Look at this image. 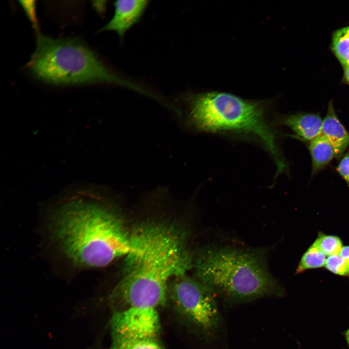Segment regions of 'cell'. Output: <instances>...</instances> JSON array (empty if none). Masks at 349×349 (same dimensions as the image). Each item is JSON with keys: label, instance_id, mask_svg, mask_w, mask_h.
<instances>
[{"label": "cell", "instance_id": "cell-1", "mask_svg": "<svg viewBox=\"0 0 349 349\" xmlns=\"http://www.w3.org/2000/svg\"><path fill=\"white\" fill-rule=\"evenodd\" d=\"M99 190L89 183L71 186L50 220L52 238L78 268L105 267L130 250L131 233L99 198Z\"/></svg>", "mask_w": 349, "mask_h": 349}, {"label": "cell", "instance_id": "cell-2", "mask_svg": "<svg viewBox=\"0 0 349 349\" xmlns=\"http://www.w3.org/2000/svg\"><path fill=\"white\" fill-rule=\"evenodd\" d=\"M125 257L124 275L110 296L114 311L164 306L171 281L193 266L183 236L161 224L142 225L131 232Z\"/></svg>", "mask_w": 349, "mask_h": 349}, {"label": "cell", "instance_id": "cell-3", "mask_svg": "<svg viewBox=\"0 0 349 349\" xmlns=\"http://www.w3.org/2000/svg\"><path fill=\"white\" fill-rule=\"evenodd\" d=\"M193 264L195 278L228 304L284 295L268 270L264 249L208 246L197 252Z\"/></svg>", "mask_w": 349, "mask_h": 349}, {"label": "cell", "instance_id": "cell-4", "mask_svg": "<svg viewBox=\"0 0 349 349\" xmlns=\"http://www.w3.org/2000/svg\"><path fill=\"white\" fill-rule=\"evenodd\" d=\"M182 117L187 130L236 135L260 143L274 159L277 175L286 167L278 143V132L258 103L225 93L201 94L188 99Z\"/></svg>", "mask_w": 349, "mask_h": 349}, {"label": "cell", "instance_id": "cell-5", "mask_svg": "<svg viewBox=\"0 0 349 349\" xmlns=\"http://www.w3.org/2000/svg\"><path fill=\"white\" fill-rule=\"evenodd\" d=\"M36 78L55 85L114 83L144 93L145 91L117 76L80 40L37 35L35 50L27 64Z\"/></svg>", "mask_w": 349, "mask_h": 349}, {"label": "cell", "instance_id": "cell-6", "mask_svg": "<svg viewBox=\"0 0 349 349\" xmlns=\"http://www.w3.org/2000/svg\"><path fill=\"white\" fill-rule=\"evenodd\" d=\"M216 296L196 278L186 274L170 283L168 299L178 317L190 330L206 341L217 337L222 318Z\"/></svg>", "mask_w": 349, "mask_h": 349}, {"label": "cell", "instance_id": "cell-7", "mask_svg": "<svg viewBox=\"0 0 349 349\" xmlns=\"http://www.w3.org/2000/svg\"><path fill=\"white\" fill-rule=\"evenodd\" d=\"M112 339L159 337L160 331L157 309L130 307L113 312L110 321Z\"/></svg>", "mask_w": 349, "mask_h": 349}, {"label": "cell", "instance_id": "cell-8", "mask_svg": "<svg viewBox=\"0 0 349 349\" xmlns=\"http://www.w3.org/2000/svg\"><path fill=\"white\" fill-rule=\"evenodd\" d=\"M148 2L144 0L115 1L112 18L100 31H115L122 39L127 30L139 20Z\"/></svg>", "mask_w": 349, "mask_h": 349}, {"label": "cell", "instance_id": "cell-9", "mask_svg": "<svg viewBox=\"0 0 349 349\" xmlns=\"http://www.w3.org/2000/svg\"><path fill=\"white\" fill-rule=\"evenodd\" d=\"M281 123L289 128L295 136L310 142L321 135L323 119L318 113L301 112L284 116Z\"/></svg>", "mask_w": 349, "mask_h": 349}, {"label": "cell", "instance_id": "cell-10", "mask_svg": "<svg viewBox=\"0 0 349 349\" xmlns=\"http://www.w3.org/2000/svg\"><path fill=\"white\" fill-rule=\"evenodd\" d=\"M321 134L331 143L339 160L349 148V132L336 115L332 102L323 119Z\"/></svg>", "mask_w": 349, "mask_h": 349}, {"label": "cell", "instance_id": "cell-11", "mask_svg": "<svg viewBox=\"0 0 349 349\" xmlns=\"http://www.w3.org/2000/svg\"><path fill=\"white\" fill-rule=\"evenodd\" d=\"M308 149L312 160V177L325 169L333 158H336L333 146L322 134L309 142Z\"/></svg>", "mask_w": 349, "mask_h": 349}, {"label": "cell", "instance_id": "cell-12", "mask_svg": "<svg viewBox=\"0 0 349 349\" xmlns=\"http://www.w3.org/2000/svg\"><path fill=\"white\" fill-rule=\"evenodd\" d=\"M326 260V255L313 243L302 254L295 274L323 267L325 266Z\"/></svg>", "mask_w": 349, "mask_h": 349}, {"label": "cell", "instance_id": "cell-13", "mask_svg": "<svg viewBox=\"0 0 349 349\" xmlns=\"http://www.w3.org/2000/svg\"><path fill=\"white\" fill-rule=\"evenodd\" d=\"M112 339L110 349H164L159 337Z\"/></svg>", "mask_w": 349, "mask_h": 349}, {"label": "cell", "instance_id": "cell-14", "mask_svg": "<svg viewBox=\"0 0 349 349\" xmlns=\"http://www.w3.org/2000/svg\"><path fill=\"white\" fill-rule=\"evenodd\" d=\"M332 48L339 62L345 67L349 65V26L334 32Z\"/></svg>", "mask_w": 349, "mask_h": 349}, {"label": "cell", "instance_id": "cell-15", "mask_svg": "<svg viewBox=\"0 0 349 349\" xmlns=\"http://www.w3.org/2000/svg\"><path fill=\"white\" fill-rule=\"evenodd\" d=\"M325 255L329 256L338 254L342 248L343 243L338 236L319 232L313 242Z\"/></svg>", "mask_w": 349, "mask_h": 349}, {"label": "cell", "instance_id": "cell-16", "mask_svg": "<svg viewBox=\"0 0 349 349\" xmlns=\"http://www.w3.org/2000/svg\"><path fill=\"white\" fill-rule=\"evenodd\" d=\"M325 267L333 274L349 277V265L338 254L329 256L326 259Z\"/></svg>", "mask_w": 349, "mask_h": 349}, {"label": "cell", "instance_id": "cell-17", "mask_svg": "<svg viewBox=\"0 0 349 349\" xmlns=\"http://www.w3.org/2000/svg\"><path fill=\"white\" fill-rule=\"evenodd\" d=\"M339 160L336 170L349 188V150L345 153Z\"/></svg>", "mask_w": 349, "mask_h": 349}, {"label": "cell", "instance_id": "cell-18", "mask_svg": "<svg viewBox=\"0 0 349 349\" xmlns=\"http://www.w3.org/2000/svg\"><path fill=\"white\" fill-rule=\"evenodd\" d=\"M20 2L32 24L36 27L37 25V22L35 14L36 7L34 1H20Z\"/></svg>", "mask_w": 349, "mask_h": 349}, {"label": "cell", "instance_id": "cell-19", "mask_svg": "<svg viewBox=\"0 0 349 349\" xmlns=\"http://www.w3.org/2000/svg\"><path fill=\"white\" fill-rule=\"evenodd\" d=\"M339 254L349 265V245L343 246Z\"/></svg>", "mask_w": 349, "mask_h": 349}, {"label": "cell", "instance_id": "cell-20", "mask_svg": "<svg viewBox=\"0 0 349 349\" xmlns=\"http://www.w3.org/2000/svg\"><path fill=\"white\" fill-rule=\"evenodd\" d=\"M345 76L347 80L349 82V65L345 67Z\"/></svg>", "mask_w": 349, "mask_h": 349}, {"label": "cell", "instance_id": "cell-21", "mask_svg": "<svg viewBox=\"0 0 349 349\" xmlns=\"http://www.w3.org/2000/svg\"><path fill=\"white\" fill-rule=\"evenodd\" d=\"M346 340L349 345V329L345 333Z\"/></svg>", "mask_w": 349, "mask_h": 349}]
</instances>
